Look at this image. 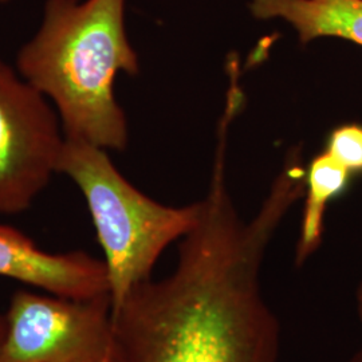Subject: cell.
Wrapping results in <instances>:
<instances>
[{
  "label": "cell",
  "instance_id": "cell-1",
  "mask_svg": "<svg viewBox=\"0 0 362 362\" xmlns=\"http://www.w3.org/2000/svg\"><path fill=\"white\" fill-rule=\"evenodd\" d=\"M175 270L136 286L113 310L115 362H279L281 322L262 285L266 250L305 194L306 169L290 155L258 214L245 221L224 177L227 136Z\"/></svg>",
  "mask_w": 362,
  "mask_h": 362
},
{
  "label": "cell",
  "instance_id": "cell-2",
  "mask_svg": "<svg viewBox=\"0 0 362 362\" xmlns=\"http://www.w3.org/2000/svg\"><path fill=\"white\" fill-rule=\"evenodd\" d=\"M125 1L46 0L38 31L15 61L18 73L50 101L66 139L105 151L128 144L116 77L140 69L125 30Z\"/></svg>",
  "mask_w": 362,
  "mask_h": 362
},
{
  "label": "cell",
  "instance_id": "cell-3",
  "mask_svg": "<svg viewBox=\"0 0 362 362\" xmlns=\"http://www.w3.org/2000/svg\"><path fill=\"white\" fill-rule=\"evenodd\" d=\"M83 194L105 255L113 310L130 291L152 278L164 250L194 228L200 202L168 207L139 191L115 167L106 151L66 139L58 161Z\"/></svg>",
  "mask_w": 362,
  "mask_h": 362
},
{
  "label": "cell",
  "instance_id": "cell-4",
  "mask_svg": "<svg viewBox=\"0 0 362 362\" xmlns=\"http://www.w3.org/2000/svg\"><path fill=\"white\" fill-rule=\"evenodd\" d=\"M6 321L0 362H115L110 294L67 298L19 290Z\"/></svg>",
  "mask_w": 362,
  "mask_h": 362
},
{
  "label": "cell",
  "instance_id": "cell-5",
  "mask_svg": "<svg viewBox=\"0 0 362 362\" xmlns=\"http://www.w3.org/2000/svg\"><path fill=\"white\" fill-rule=\"evenodd\" d=\"M65 140L50 101L0 59V214L31 207L58 173Z\"/></svg>",
  "mask_w": 362,
  "mask_h": 362
},
{
  "label": "cell",
  "instance_id": "cell-6",
  "mask_svg": "<svg viewBox=\"0 0 362 362\" xmlns=\"http://www.w3.org/2000/svg\"><path fill=\"white\" fill-rule=\"evenodd\" d=\"M0 276L61 297L110 294L104 260L93 258L83 251L47 252L19 230L1 224Z\"/></svg>",
  "mask_w": 362,
  "mask_h": 362
},
{
  "label": "cell",
  "instance_id": "cell-7",
  "mask_svg": "<svg viewBox=\"0 0 362 362\" xmlns=\"http://www.w3.org/2000/svg\"><path fill=\"white\" fill-rule=\"evenodd\" d=\"M248 8L257 19L290 23L302 43L339 38L362 46V0H250Z\"/></svg>",
  "mask_w": 362,
  "mask_h": 362
},
{
  "label": "cell",
  "instance_id": "cell-8",
  "mask_svg": "<svg viewBox=\"0 0 362 362\" xmlns=\"http://www.w3.org/2000/svg\"><path fill=\"white\" fill-rule=\"evenodd\" d=\"M353 175L326 151L311 160L305 175V208L296 263L302 266L322 243L327 206L344 194Z\"/></svg>",
  "mask_w": 362,
  "mask_h": 362
},
{
  "label": "cell",
  "instance_id": "cell-9",
  "mask_svg": "<svg viewBox=\"0 0 362 362\" xmlns=\"http://www.w3.org/2000/svg\"><path fill=\"white\" fill-rule=\"evenodd\" d=\"M326 152L333 156L351 175L362 173L361 124H344L337 127L327 139Z\"/></svg>",
  "mask_w": 362,
  "mask_h": 362
},
{
  "label": "cell",
  "instance_id": "cell-10",
  "mask_svg": "<svg viewBox=\"0 0 362 362\" xmlns=\"http://www.w3.org/2000/svg\"><path fill=\"white\" fill-rule=\"evenodd\" d=\"M6 333H7V321H6V315H0V349H1V345H3V342H4Z\"/></svg>",
  "mask_w": 362,
  "mask_h": 362
},
{
  "label": "cell",
  "instance_id": "cell-11",
  "mask_svg": "<svg viewBox=\"0 0 362 362\" xmlns=\"http://www.w3.org/2000/svg\"><path fill=\"white\" fill-rule=\"evenodd\" d=\"M341 362H362V346L360 349L356 350L353 354H350L346 360Z\"/></svg>",
  "mask_w": 362,
  "mask_h": 362
},
{
  "label": "cell",
  "instance_id": "cell-12",
  "mask_svg": "<svg viewBox=\"0 0 362 362\" xmlns=\"http://www.w3.org/2000/svg\"><path fill=\"white\" fill-rule=\"evenodd\" d=\"M7 1H8V0H0V4H1V3H7Z\"/></svg>",
  "mask_w": 362,
  "mask_h": 362
}]
</instances>
